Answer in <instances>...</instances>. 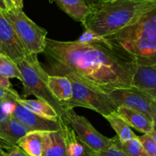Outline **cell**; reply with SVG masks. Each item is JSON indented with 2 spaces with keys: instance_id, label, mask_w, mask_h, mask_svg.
Here are the masks:
<instances>
[{
  "instance_id": "cell-25",
  "label": "cell",
  "mask_w": 156,
  "mask_h": 156,
  "mask_svg": "<svg viewBox=\"0 0 156 156\" xmlns=\"http://www.w3.org/2000/svg\"><path fill=\"white\" fill-rule=\"evenodd\" d=\"M114 143L111 147L108 149H105L100 152H96L98 156H129L126 154L123 149L120 147L118 144V138L114 136Z\"/></svg>"
},
{
  "instance_id": "cell-20",
  "label": "cell",
  "mask_w": 156,
  "mask_h": 156,
  "mask_svg": "<svg viewBox=\"0 0 156 156\" xmlns=\"http://www.w3.org/2000/svg\"><path fill=\"white\" fill-rule=\"evenodd\" d=\"M113 129L117 133V136L120 142L137 138L136 135L134 133L131 127L122 117H120L116 112L105 116Z\"/></svg>"
},
{
  "instance_id": "cell-11",
  "label": "cell",
  "mask_w": 156,
  "mask_h": 156,
  "mask_svg": "<svg viewBox=\"0 0 156 156\" xmlns=\"http://www.w3.org/2000/svg\"><path fill=\"white\" fill-rule=\"evenodd\" d=\"M116 113L137 131L144 134L156 133L155 120L145 113L125 106H119Z\"/></svg>"
},
{
  "instance_id": "cell-13",
  "label": "cell",
  "mask_w": 156,
  "mask_h": 156,
  "mask_svg": "<svg viewBox=\"0 0 156 156\" xmlns=\"http://www.w3.org/2000/svg\"><path fill=\"white\" fill-rule=\"evenodd\" d=\"M47 87L53 97L62 105L70 100L73 96V87L66 76L49 75Z\"/></svg>"
},
{
  "instance_id": "cell-26",
  "label": "cell",
  "mask_w": 156,
  "mask_h": 156,
  "mask_svg": "<svg viewBox=\"0 0 156 156\" xmlns=\"http://www.w3.org/2000/svg\"><path fill=\"white\" fill-rule=\"evenodd\" d=\"M1 148L4 156H29L17 145H11L5 141L2 144Z\"/></svg>"
},
{
  "instance_id": "cell-36",
  "label": "cell",
  "mask_w": 156,
  "mask_h": 156,
  "mask_svg": "<svg viewBox=\"0 0 156 156\" xmlns=\"http://www.w3.org/2000/svg\"><path fill=\"white\" fill-rule=\"evenodd\" d=\"M55 1H56V0H49V2H50V3L55 2Z\"/></svg>"
},
{
  "instance_id": "cell-33",
  "label": "cell",
  "mask_w": 156,
  "mask_h": 156,
  "mask_svg": "<svg viewBox=\"0 0 156 156\" xmlns=\"http://www.w3.org/2000/svg\"><path fill=\"white\" fill-rule=\"evenodd\" d=\"M84 2L85 3L86 5H88V6H91V5L94 4L96 2H98L100 1H103V0H83Z\"/></svg>"
},
{
  "instance_id": "cell-37",
  "label": "cell",
  "mask_w": 156,
  "mask_h": 156,
  "mask_svg": "<svg viewBox=\"0 0 156 156\" xmlns=\"http://www.w3.org/2000/svg\"></svg>"
},
{
  "instance_id": "cell-4",
  "label": "cell",
  "mask_w": 156,
  "mask_h": 156,
  "mask_svg": "<svg viewBox=\"0 0 156 156\" xmlns=\"http://www.w3.org/2000/svg\"><path fill=\"white\" fill-rule=\"evenodd\" d=\"M22 77L23 97L33 95L37 99L48 102L57 113L59 116L64 114L62 104L56 100L47 87L49 74L40 64L36 54H28L23 60L16 63Z\"/></svg>"
},
{
  "instance_id": "cell-29",
  "label": "cell",
  "mask_w": 156,
  "mask_h": 156,
  "mask_svg": "<svg viewBox=\"0 0 156 156\" xmlns=\"http://www.w3.org/2000/svg\"><path fill=\"white\" fill-rule=\"evenodd\" d=\"M82 156H98V154L94 151H93L92 150L90 149L88 147H87L85 145V151H84L83 154Z\"/></svg>"
},
{
  "instance_id": "cell-9",
  "label": "cell",
  "mask_w": 156,
  "mask_h": 156,
  "mask_svg": "<svg viewBox=\"0 0 156 156\" xmlns=\"http://www.w3.org/2000/svg\"><path fill=\"white\" fill-rule=\"evenodd\" d=\"M0 54L15 64L28 54L16 32L2 12H0Z\"/></svg>"
},
{
  "instance_id": "cell-31",
  "label": "cell",
  "mask_w": 156,
  "mask_h": 156,
  "mask_svg": "<svg viewBox=\"0 0 156 156\" xmlns=\"http://www.w3.org/2000/svg\"><path fill=\"white\" fill-rule=\"evenodd\" d=\"M8 9H9V7L6 5L5 0H0V12H5Z\"/></svg>"
},
{
  "instance_id": "cell-27",
  "label": "cell",
  "mask_w": 156,
  "mask_h": 156,
  "mask_svg": "<svg viewBox=\"0 0 156 156\" xmlns=\"http://www.w3.org/2000/svg\"><path fill=\"white\" fill-rule=\"evenodd\" d=\"M105 37L100 36L89 29H85V32L76 41L80 42H97L101 41Z\"/></svg>"
},
{
  "instance_id": "cell-8",
  "label": "cell",
  "mask_w": 156,
  "mask_h": 156,
  "mask_svg": "<svg viewBox=\"0 0 156 156\" xmlns=\"http://www.w3.org/2000/svg\"><path fill=\"white\" fill-rule=\"evenodd\" d=\"M116 108L125 106L145 113L156 119V98L133 87L117 88L108 92Z\"/></svg>"
},
{
  "instance_id": "cell-18",
  "label": "cell",
  "mask_w": 156,
  "mask_h": 156,
  "mask_svg": "<svg viewBox=\"0 0 156 156\" xmlns=\"http://www.w3.org/2000/svg\"><path fill=\"white\" fill-rule=\"evenodd\" d=\"M44 132L43 131L30 132L18 141L17 145L29 156H41Z\"/></svg>"
},
{
  "instance_id": "cell-22",
  "label": "cell",
  "mask_w": 156,
  "mask_h": 156,
  "mask_svg": "<svg viewBox=\"0 0 156 156\" xmlns=\"http://www.w3.org/2000/svg\"><path fill=\"white\" fill-rule=\"evenodd\" d=\"M0 75L8 79L16 78L22 81L21 72L16 64L3 54H0Z\"/></svg>"
},
{
  "instance_id": "cell-17",
  "label": "cell",
  "mask_w": 156,
  "mask_h": 156,
  "mask_svg": "<svg viewBox=\"0 0 156 156\" xmlns=\"http://www.w3.org/2000/svg\"><path fill=\"white\" fill-rule=\"evenodd\" d=\"M59 122L60 131L62 132L66 145L67 156H82L85 151V145L79 140L74 130L61 116H59Z\"/></svg>"
},
{
  "instance_id": "cell-3",
  "label": "cell",
  "mask_w": 156,
  "mask_h": 156,
  "mask_svg": "<svg viewBox=\"0 0 156 156\" xmlns=\"http://www.w3.org/2000/svg\"><path fill=\"white\" fill-rule=\"evenodd\" d=\"M136 57L138 64H156V9L133 24L105 37Z\"/></svg>"
},
{
  "instance_id": "cell-28",
  "label": "cell",
  "mask_w": 156,
  "mask_h": 156,
  "mask_svg": "<svg viewBox=\"0 0 156 156\" xmlns=\"http://www.w3.org/2000/svg\"><path fill=\"white\" fill-rule=\"evenodd\" d=\"M0 87H2L5 90H11L13 89L12 87V84L9 81V79L2 76V75H0Z\"/></svg>"
},
{
  "instance_id": "cell-14",
  "label": "cell",
  "mask_w": 156,
  "mask_h": 156,
  "mask_svg": "<svg viewBox=\"0 0 156 156\" xmlns=\"http://www.w3.org/2000/svg\"><path fill=\"white\" fill-rule=\"evenodd\" d=\"M41 156H67L65 139L60 130L44 132Z\"/></svg>"
},
{
  "instance_id": "cell-19",
  "label": "cell",
  "mask_w": 156,
  "mask_h": 156,
  "mask_svg": "<svg viewBox=\"0 0 156 156\" xmlns=\"http://www.w3.org/2000/svg\"><path fill=\"white\" fill-rule=\"evenodd\" d=\"M16 101L30 111L33 112L42 117L53 119V120H56L59 118V115L57 114L56 110L48 102H45L43 99H23L19 96L16 99Z\"/></svg>"
},
{
  "instance_id": "cell-34",
  "label": "cell",
  "mask_w": 156,
  "mask_h": 156,
  "mask_svg": "<svg viewBox=\"0 0 156 156\" xmlns=\"http://www.w3.org/2000/svg\"><path fill=\"white\" fill-rule=\"evenodd\" d=\"M5 2L6 5H7V6H8L9 9H12V8L14 7L13 4H12V3L11 0H5Z\"/></svg>"
},
{
  "instance_id": "cell-35",
  "label": "cell",
  "mask_w": 156,
  "mask_h": 156,
  "mask_svg": "<svg viewBox=\"0 0 156 156\" xmlns=\"http://www.w3.org/2000/svg\"><path fill=\"white\" fill-rule=\"evenodd\" d=\"M3 142H4V141L2 140V139H0V156H4L3 155V153H2V148H1V145H2V144Z\"/></svg>"
},
{
  "instance_id": "cell-23",
  "label": "cell",
  "mask_w": 156,
  "mask_h": 156,
  "mask_svg": "<svg viewBox=\"0 0 156 156\" xmlns=\"http://www.w3.org/2000/svg\"><path fill=\"white\" fill-rule=\"evenodd\" d=\"M118 144L120 148L129 156H148L143 145L137 138L120 142L118 139Z\"/></svg>"
},
{
  "instance_id": "cell-16",
  "label": "cell",
  "mask_w": 156,
  "mask_h": 156,
  "mask_svg": "<svg viewBox=\"0 0 156 156\" xmlns=\"http://www.w3.org/2000/svg\"><path fill=\"white\" fill-rule=\"evenodd\" d=\"M59 9L75 21L83 24L90 13V7L83 0H56Z\"/></svg>"
},
{
  "instance_id": "cell-24",
  "label": "cell",
  "mask_w": 156,
  "mask_h": 156,
  "mask_svg": "<svg viewBox=\"0 0 156 156\" xmlns=\"http://www.w3.org/2000/svg\"><path fill=\"white\" fill-rule=\"evenodd\" d=\"M138 139L148 156H156V133L143 134Z\"/></svg>"
},
{
  "instance_id": "cell-1",
  "label": "cell",
  "mask_w": 156,
  "mask_h": 156,
  "mask_svg": "<svg viewBox=\"0 0 156 156\" xmlns=\"http://www.w3.org/2000/svg\"><path fill=\"white\" fill-rule=\"evenodd\" d=\"M46 41L43 53L53 75H71L105 93L131 87L136 58L105 38L97 42Z\"/></svg>"
},
{
  "instance_id": "cell-5",
  "label": "cell",
  "mask_w": 156,
  "mask_h": 156,
  "mask_svg": "<svg viewBox=\"0 0 156 156\" xmlns=\"http://www.w3.org/2000/svg\"><path fill=\"white\" fill-rule=\"evenodd\" d=\"M73 87V96L62 105L64 110L83 107L97 112L104 117L114 113L117 108L107 93L98 90L81 80L66 75Z\"/></svg>"
},
{
  "instance_id": "cell-21",
  "label": "cell",
  "mask_w": 156,
  "mask_h": 156,
  "mask_svg": "<svg viewBox=\"0 0 156 156\" xmlns=\"http://www.w3.org/2000/svg\"><path fill=\"white\" fill-rule=\"evenodd\" d=\"M19 96L14 89L9 90L5 98L0 99V128H2L12 116L15 99Z\"/></svg>"
},
{
  "instance_id": "cell-32",
  "label": "cell",
  "mask_w": 156,
  "mask_h": 156,
  "mask_svg": "<svg viewBox=\"0 0 156 156\" xmlns=\"http://www.w3.org/2000/svg\"><path fill=\"white\" fill-rule=\"evenodd\" d=\"M8 92H9V90H5V89H3L2 87H0V99H3V98H5L6 96V95H7Z\"/></svg>"
},
{
  "instance_id": "cell-6",
  "label": "cell",
  "mask_w": 156,
  "mask_h": 156,
  "mask_svg": "<svg viewBox=\"0 0 156 156\" xmlns=\"http://www.w3.org/2000/svg\"><path fill=\"white\" fill-rule=\"evenodd\" d=\"M2 12L14 28L28 54L43 53L47 43V31L37 25L22 9L13 7Z\"/></svg>"
},
{
  "instance_id": "cell-12",
  "label": "cell",
  "mask_w": 156,
  "mask_h": 156,
  "mask_svg": "<svg viewBox=\"0 0 156 156\" xmlns=\"http://www.w3.org/2000/svg\"><path fill=\"white\" fill-rule=\"evenodd\" d=\"M131 86L156 98V64H137L132 77Z\"/></svg>"
},
{
  "instance_id": "cell-7",
  "label": "cell",
  "mask_w": 156,
  "mask_h": 156,
  "mask_svg": "<svg viewBox=\"0 0 156 156\" xmlns=\"http://www.w3.org/2000/svg\"><path fill=\"white\" fill-rule=\"evenodd\" d=\"M61 117L74 130L79 140L94 152H100L114 145V138H108L99 132L86 118L78 115L73 109L65 110Z\"/></svg>"
},
{
  "instance_id": "cell-2",
  "label": "cell",
  "mask_w": 156,
  "mask_h": 156,
  "mask_svg": "<svg viewBox=\"0 0 156 156\" xmlns=\"http://www.w3.org/2000/svg\"><path fill=\"white\" fill-rule=\"evenodd\" d=\"M89 7L90 13L82 25L85 29L107 37L156 9V0H103Z\"/></svg>"
},
{
  "instance_id": "cell-30",
  "label": "cell",
  "mask_w": 156,
  "mask_h": 156,
  "mask_svg": "<svg viewBox=\"0 0 156 156\" xmlns=\"http://www.w3.org/2000/svg\"><path fill=\"white\" fill-rule=\"evenodd\" d=\"M12 3L13 4L14 7L18 8V9H23L24 6V3H23V0H11Z\"/></svg>"
},
{
  "instance_id": "cell-15",
  "label": "cell",
  "mask_w": 156,
  "mask_h": 156,
  "mask_svg": "<svg viewBox=\"0 0 156 156\" xmlns=\"http://www.w3.org/2000/svg\"><path fill=\"white\" fill-rule=\"evenodd\" d=\"M30 132L32 131L12 115L5 125L0 128V139L11 145H17L18 141Z\"/></svg>"
},
{
  "instance_id": "cell-10",
  "label": "cell",
  "mask_w": 156,
  "mask_h": 156,
  "mask_svg": "<svg viewBox=\"0 0 156 156\" xmlns=\"http://www.w3.org/2000/svg\"><path fill=\"white\" fill-rule=\"evenodd\" d=\"M12 115L30 131L51 132L60 130L59 118L56 120H53L42 117L21 106L16 99Z\"/></svg>"
}]
</instances>
